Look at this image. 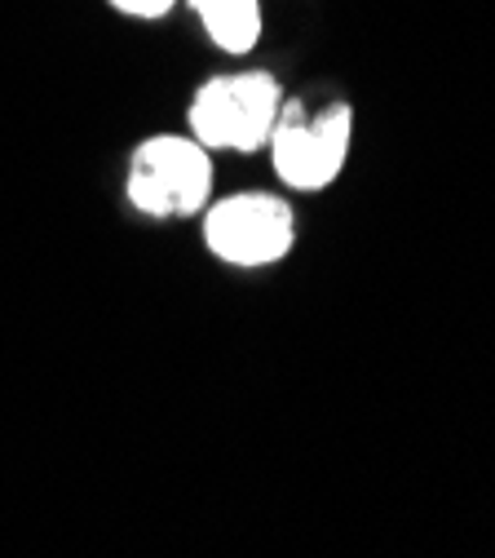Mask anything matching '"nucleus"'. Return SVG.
I'll return each mask as SVG.
<instances>
[{"label": "nucleus", "instance_id": "obj_5", "mask_svg": "<svg viewBox=\"0 0 495 558\" xmlns=\"http://www.w3.org/2000/svg\"><path fill=\"white\" fill-rule=\"evenodd\" d=\"M190 10L208 27L226 53H248L261 36V5L257 0H190Z\"/></svg>", "mask_w": 495, "mask_h": 558}, {"label": "nucleus", "instance_id": "obj_2", "mask_svg": "<svg viewBox=\"0 0 495 558\" xmlns=\"http://www.w3.org/2000/svg\"><path fill=\"white\" fill-rule=\"evenodd\" d=\"M349 137H354V116L345 102H332L323 111H310L297 98L283 102L270 129L274 173L297 191H323L345 169Z\"/></svg>", "mask_w": 495, "mask_h": 558}, {"label": "nucleus", "instance_id": "obj_4", "mask_svg": "<svg viewBox=\"0 0 495 558\" xmlns=\"http://www.w3.org/2000/svg\"><path fill=\"white\" fill-rule=\"evenodd\" d=\"M203 240L231 266H270L279 257H288L297 240L293 208L274 195H226L208 208L203 218Z\"/></svg>", "mask_w": 495, "mask_h": 558}, {"label": "nucleus", "instance_id": "obj_3", "mask_svg": "<svg viewBox=\"0 0 495 558\" xmlns=\"http://www.w3.org/2000/svg\"><path fill=\"white\" fill-rule=\"evenodd\" d=\"M212 191V160L208 147L182 133H160L137 143L128 165V199L147 218H182L199 214Z\"/></svg>", "mask_w": 495, "mask_h": 558}, {"label": "nucleus", "instance_id": "obj_6", "mask_svg": "<svg viewBox=\"0 0 495 558\" xmlns=\"http://www.w3.org/2000/svg\"><path fill=\"white\" fill-rule=\"evenodd\" d=\"M111 5L120 14H128V19H164L177 0H111Z\"/></svg>", "mask_w": 495, "mask_h": 558}, {"label": "nucleus", "instance_id": "obj_1", "mask_svg": "<svg viewBox=\"0 0 495 558\" xmlns=\"http://www.w3.org/2000/svg\"><path fill=\"white\" fill-rule=\"evenodd\" d=\"M283 94L265 72L208 81L190 102V137L208 151H257L270 143Z\"/></svg>", "mask_w": 495, "mask_h": 558}]
</instances>
